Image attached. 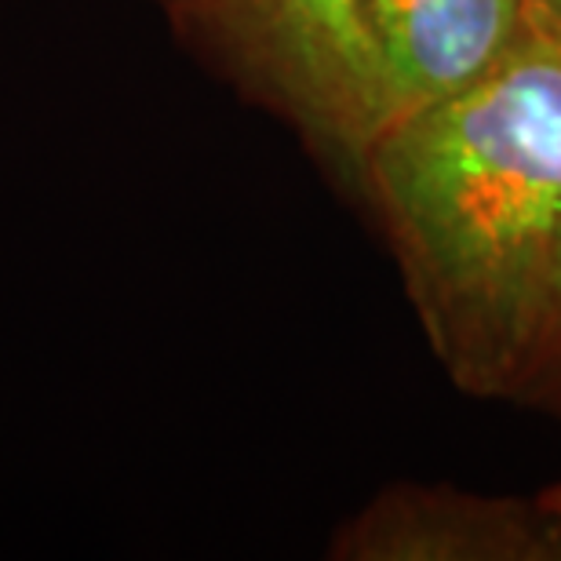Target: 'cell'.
Returning a JSON list of instances; mask_svg holds the SVG:
<instances>
[{
    "label": "cell",
    "instance_id": "1",
    "mask_svg": "<svg viewBox=\"0 0 561 561\" xmlns=\"http://www.w3.org/2000/svg\"><path fill=\"white\" fill-rule=\"evenodd\" d=\"M357 197L442 373L470 398L511 401L561 241V30L525 0L485 73L387 121Z\"/></svg>",
    "mask_w": 561,
    "mask_h": 561
},
{
    "label": "cell",
    "instance_id": "2",
    "mask_svg": "<svg viewBox=\"0 0 561 561\" xmlns=\"http://www.w3.org/2000/svg\"><path fill=\"white\" fill-rule=\"evenodd\" d=\"M222 81L274 114L346 190L390 121L365 0H146Z\"/></svg>",
    "mask_w": 561,
    "mask_h": 561
},
{
    "label": "cell",
    "instance_id": "3",
    "mask_svg": "<svg viewBox=\"0 0 561 561\" xmlns=\"http://www.w3.org/2000/svg\"><path fill=\"white\" fill-rule=\"evenodd\" d=\"M332 554L354 561H561V518L536 496L394 485L343 525Z\"/></svg>",
    "mask_w": 561,
    "mask_h": 561
},
{
    "label": "cell",
    "instance_id": "4",
    "mask_svg": "<svg viewBox=\"0 0 561 561\" xmlns=\"http://www.w3.org/2000/svg\"><path fill=\"white\" fill-rule=\"evenodd\" d=\"M390 117L481 77L525 22V0H365Z\"/></svg>",
    "mask_w": 561,
    "mask_h": 561
},
{
    "label": "cell",
    "instance_id": "5",
    "mask_svg": "<svg viewBox=\"0 0 561 561\" xmlns=\"http://www.w3.org/2000/svg\"><path fill=\"white\" fill-rule=\"evenodd\" d=\"M525 409H540L561 423V241L554 252L551 277H547L540 321H536L529 357H525L522 379L514 398Z\"/></svg>",
    "mask_w": 561,
    "mask_h": 561
},
{
    "label": "cell",
    "instance_id": "6",
    "mask_svg": "<svg viewBox=\"0 0 561 561\" xmlns=\"http://www.w3.org/2000/svg\"><path fill=\"white\" fill-rule=\"evenodd\" d=\"M536 500H540L547 511H551V514H558V518H561V481H554V485H547V489H543V492H540V496H536Z\"/></svg>",
    "mask_w": 561,
    "mask_h": 561
},
{
    "label": "cell",
    "instance_id": "7",
    "mask_svg": "<svg viewBox=\"0 0 561 561\" xmlns=\"http://www.w3.org/2000/svg\"><path fill=\"white\" fill-rule=\"evenodd\" d=\"M529 4H533V8H540L543 15L551 19L554 26L561 30V0H529Z\"/></svg>",
    "mask_w": 561,
    "mask_h": 561
}]
</instances>
